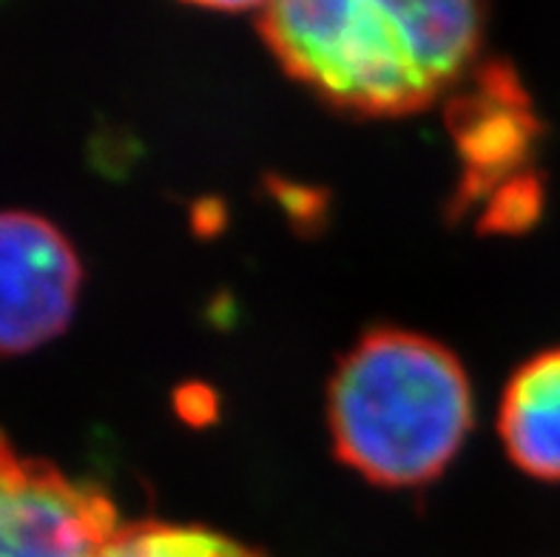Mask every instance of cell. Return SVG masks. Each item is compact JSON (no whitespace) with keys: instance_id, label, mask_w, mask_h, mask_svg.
<instances>
[{"instance_id":"1","label":"cell","mask_w":560,"mask_h":557,"mask_svg":"<svg viewBox=\"0 0 560 557\" xmlns=\"http://www.w3.org/2000/svg\"><path fill=\"white\" fill-rule=\"evenodd\" d=\"M256 26L282 69L330 106L405 117L467 78L483 9L462 0H288L265 7Z\"/></svg>"},{"instance_id":"2","label":"cell","mask_w":560,"mask_h":557,"mask_svg":"<svg viewBox=\"0 0 560 557\" xmlns=\"http://www.w3.org/2000/svg\"><path fill=\"white\" fill-rule=\"evenodd\" d=\"M472 384L441 341L401 327L364 333L336 364L327 427L341 464L387 489L439 478L472 430Z\"/></svg>"},{"instance_id":"3","label":"cell","mask_w":560,"mask_h":557,"mask_svg":"<svg viewBox=\"0 0 560 557\" xmlns=\"http://www.w3.org/2000/svg\"><path fill=\"white\" fill-rule=\"evenodd\" d=\"M447 123L464 169L455 208H478L481 228L490 231L533 225L540 179L529 163L540 123L518 74L504 63L469 71L450 100Z\"/></svg>"},{"instance_id":"4","label":"cell","mask_w":560,"mask_h":557,"mask_svg":"<svg viewBox=\"0 0 560 557\" xmlns=\"http://www.w3.org/2000/svg\"><path fill=\"white\" fill-rule=\"evenodd\" d=\"M120 526L112 498L0 432V557H92Z\"/></svg>"},{"instance_id":"5","label":"cell","mask_w":560,"mask_h":557,"mask_svg":"<svg viewBox=\"0 0 560 557\" xmlns=\"http://www.w3.org/2000/svg\"><path fill=\"white\" fill-rule=\"evenodd\" d=\"M83 265L66 233L28 211H0V356L37 350L74 316Z\"/></svg>"},{"instance_id":"6","label":"cell","mask_w":560,"mask_h":557,"mask_svg":"<svg viewBox=\"0 0 560 557\" xmlns=\"http://www.w3.org/2000/svg\"><path fill=\"white\" fill-rule=\"evenodd\" d=\"M498 432L521 473L560 484V347L512 373L501 395Z\"/></svg>"},{"instance_id":"7","label":"cell","mask_w":560,"mask_h":557,"mask_svg":"<svg viewBox=\"0 0 560 557\" xmlns=\"http://www.w3.org/2000/svg\"><path fill=\"white\" fill-rule=\"evenodd\" d=\"M92 557H265L254 546L194 523H120Z\"/></svg>"}]
</instances>
